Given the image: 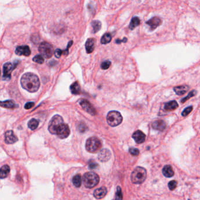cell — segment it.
I'll use <instances>...</instances> for the list:
<instances>
[{
  "label": "cell",
  "mask_w": 200,
  "mask_h": 200,
  "mask_svg": "<svg viewBox=\"0 0 200 200\" xmlns=\"http://www.w3.org/2000/svg\"><path fill=\"white\" fill-rule=\"evenodd\" d=\"M21 84L24 89L33 93L38 90L40 86V81L36 75L32 73H26L21 79Z\"/></svg>",
  "instance_id": "1"
},
{
  "label": "cell",
  "mask_w": 200,
  "mask_h": 200,
  "mask_svg": "<svg viewBox=\"0 0 200 200\" xmlns=\"http://www.w3.org/2000/svg\"><path fill=\"white\" fill-rule=\"evenodd\" d=\"M99 176L94 172L86 173L83 177V181L86 188L92 189L97 186L99 182Z\"/></svg>",
  "instance_id": "2"
},
{
  "label": "cell",
  "mask_w": 200,
  "mask_h": 200,
  "mask_svg": "<svg viewBox=\"0 0 200 200\" xmlns=\"http://www.w3.org/2000/svg\"><path fill=\"white\" fill-rule=\"evenodd\" d=\"M147 177V172L145 169L141 167L136 168L131 174V180L134 184L143 183Z\"/></svg>",
  "instance_id": "3"
},
{
  "label": "cell",
  "mask_w": 200,
  "mask_h": 200,
  "mask_svg": "<svg viewBox=\"0 0 200 200\" xmlns=\"http://www.w3.org/2000/svg\"><path fill=\"white\" fill-rule=\"evenodd\" d=\"M123 120V117L121 114L115 110L110 111L107 115V122L109 126L115 127L119 125Z\"/></svg>",
  "instance_id": "4"
},
{
  "label": "cell",
  "mask_w": 200,
  "mask_h": 200,
  "mask_svg": "<svg viewBox=\"0 0 200 200\" xmlns=\"http://www.w3.org/2000/svg\"><path fill=\"white\" fill-rule=\"evenodd\" d=\"M86 149L90 153H96L101 147V142L96 137L89 138L86 142Z\"/></svg>",
  "instance_id": "5"
},
{
  "label": "cell",
  "mask_w": 200,
  "mask_h": 200,
  "mask_svg": "<svg viewBox=\"0 0 200 200\" xmlns=\"http://www.w3.org/2000/svg\"><path fill=\"white\" fill-rule=\"evenodd\" d=\"M39 51L45 58H51L54 54L52 46L46 42H42L39 46Z\"/></svg>",
  "instance_id": "6"
},
{
  "label": "cell",
  "mask_w": 200,
  "mask_h": 200,
  "mask_svg": "<svg viewBox=\"0 0 200 200\" xmlns=\"http://www.w3.org/2000/svg\"><path fill=\"white\" fill-rule=\"evenodd\" d=\"M62 123H64V121L62 117L61 116L59 115L54 116L49 123L48 130L49 132L53 134H56L58 127Z\"/></svg>",
  "instance_id": "7"
},
{
  "label": "cell",
  "mask_w": 200,
  "mask_h": 200,
  "mask_svg": "<svg viewBox=\"0 0 200 200\" xmlns=\"http://www.w3.org/2000/svg\"><path fill=\"white\" fill-rule=\"evenodd\" d=\"M56 134L60 139L67 138L70 134V129L68 124L64 123H61L57 128Z\"/></svg>",
  "instance_id": "8"
},
{
  "label": "cell",
  "mask_w": 200,
  "mask_h": 200,
  "mask_svg": "<svg viewBox=\"0 0 200 200\" xmlns=\"http://www.w3.org/2000/svg\"><path fill=\"white\" fill-rule=\"evenodd\" d=\"M80 104L82 106V109L88 112L89 114L92 116H95L96 114V111L93 105L88 101L86 99H82L80 100Z\"/></svg>",
  "instance_id": "9"
},
{
  "label": "cell",
  "mask_w": 200,
  "mask_h": 200,
  "mask_svg": "<svg viewBox=\"0 0 200 200\" xmlns=\"http://www.w3.org/2000/svg\"><path fill=\"white\" fill-rule=\"evenodd\" d=\"M15 66L10 62H7L3 66V78L4 79H9L11 78V72Z\"/></svg>",
  "instance_id": "10"
},
{
  "label": "cell",
  "mask_w": 200,
  "mask_h": 200,
  "mask_svg": "<svg viewBox=\"0 0 200 200\" xmlns=\"http://www.w3.org/2000/svg\"><path fill=\"white\" fill-rule=\"evenodd\" d=\"M18 140L16 136L14 133L13 131L8 130L5 133V142L6 144H14Z\"/></svg>",
  "instance_id": "11"
},
{
  "label": "cell",
  "mask_w": 200,
  "mask_h": 200,
  "mask_svg": "<svg viewBox=\"0 0 200 200\" xmlns=\"http://www.w3.org/2000/svg\"><path fill=\"white\" fill-rule=\"evenodd\" d=\"M17 55H24L25 56H29L31 55V50L28 46L24 45L18 46L15 51Z\"/></svg>",
  "instance_id": "12"
},
{
  "label": "cell",
  "mask_w": 200,
  "mask_h": 200,
  "mask_svg": "<svg viewBox=\"0 0 200 200\" xmlns=\"http://www.w3.org/2000/svg\"><path fill=\"white\" fill-rule=\"evenodd\" d=\"M161 22H162L161 19L159 17L155 16V17L151 18L150 20L147 21L146 22V24L148 25L150 27V29H151L152 30H154L156 28H157L159 26H160Z\"/></svg>",
  "instance_id": "13"
},
{
  "label": "cell",
  "mask_w": 200,
  "mask_h": 200,
  "mask_svg": "<svg viewBox=\"0 0 200 200\" xmlns=\"http://www.w3.org/2000/svg\"><path fill=\"white\" fill-rule=\"evenodd\" d=\"M132 137L137 143L141 144L145 141L146 135L141 131L137 130L133 134Z\"/></svg>",
  "instance_id": "14"
},
{
  "label": "cell",
  "mask_w": 200,
  "mask_h": 200,
  "mask_svg": "<svg viewBox=\"0 0 200 200\" xmlns=\"http://www.w3.org/2000/svg\"><path fill=\"white\" fill-rule=\"evenodd\" d=\"M110 157L111 153L108 149H106L101 150L98 154V159L102 162L107 161L110 159Z\"/></svg>",
  "instance_id": "15"
},
{
  "label": "cell",
  "mask_w": 200,
  "mask_h": 200,
  "mask_svg": "<svg viewBox=\"0 0 200 200\" xmlns=\"http://www.w3.org/2000/svg\"><path fill=\"white\" fill-rule=\"evenodd\" d=\"M96 40L94 38H89L88 39L85 44L86 51L88 54H91L95 49V47Z\"/></svg>",
  "instance_id": "16"
},
{
  "label": "cell",
  "mask_w": 200,
  "mask_h": 200,
  "mask_svg": "<svg viewBox=\"0 0 200 200\" xmlns=\"http://www.w3.org/2000/svg\"><path fill=\"white\" fill-rule=\"evenodd\" d=\"M152 127L153 129L156 130L163 131L166 127V123L163 120H158L154 121L152 123Z\"/></svg>",
  "instance_id": "17"
},
{
  "label": "cell",
  "mask_w": 200,
  "mask_h": 200,
  "mask_svg": "<svg viewBox=\"0 0 200 200\" xmlns=\"http://www.w3.org/2000/svg\"><path fill=\"white\" fill-rule=\"evenodd\" d=\"M106 193H107V190L106 187H100L96 189L94 191V196L96 199H101L106 196Z\"/></svg>",
  "instance_id": "18"
},
{
  "label": "cell",
  "mask_w": 200,
  "mask_h": 200,
  "mask_svg": "<svg viewBox=\"0 0 200 200\" xmlns=\"http://www.w3.org/2000/svg\"><path fill=\"white\" fill-rule=\"evenodd\" d=\"M162 172H163V175L165 177H168V178H170V177H173L174 174V171L172 169V167L170 165L165 166L162 170Z\"/></svg>",
  "instance_id": "19"
},
{
  "label": "cell",
  "mask_w": 200,
  "mask_h": 200,
  "mask_svg": "<svg viewBox=\"0 0 200 200\" xmlns=\"http://www.w3.org/2000/svg\"><path fill=\"white\" fill-rule=\"evenodd\" d=\"M0 106L6 109H13L16 107V104L12 100L0 101Z\"/></svg>",
  "instance_id": "20"
},
{
  "label": "cell",
  "mask_w": 200,
  "mask_h": 200,
  "mask_svg": "<svg viewBox=\"0 0 200 200\" xmlns=\"http://www.w3.org/2000/svg\"><path fill=\"white\" fill-rule=\"evenodd\" d=\"M189 89V87L187 85H183L180 86H177L174 88V91L176 94L178 95H183L186 94Z\"/></svg>",
  "instance_id": "21"
},
{
  "label": "cell",
  "mask_w": 200,
  "mask_h": 200,
  "mask_svg": "<svg viewBox=\"0 0 200 200\" xmlns=\"http://www.w3.org/2000/svg\"><path fill=\"white\" fill-rule=\"evenodd\" d=\"M178 106H179L178 103L175 100H173L165 104L164 109L167 111H172L176 110L178 107Z\"/></svg>",
  "instance_id": "22"
},
{
  "label": "cell",
  "mask_w": 200,
  "mask_h": 200,
  "mask_svg": "<svg viewBox=\"0 0 200 200\" xmlns=\"http://www.w3.org/2000/svg\"><path fill=\"white\" fill-rule=\"evenodd\" d=\"M10 171L9 167L8 165H4L0 169V179H3L7 177Z\"/></svg>",
  "instance_id": "23"
},
{
  "label": "cell",
  "mask_w": 200,
  "mask_h": 200,
  "mask_svg": "<svg viewBox=\"0 0 200 200\" xmlns=\"http://www.w3.org/2000/svg\"><path fill=\"white\" fill-rule=\"evenodd\" d=\"M71 91L74 95H78L81 92V86L78 82L72 84L70 87Z\"/></svg>",
  "instance_id": "24"
},
{
  "label": "cell",
  "mask_w": 200,
  "mask_h": 200,
  "mask_svg": "<svg viewBox=\"0 0 200 200\" xmlns=\"http://www.w3.org/2000/svg\"><path fill=\"white\" fill-rule=\"evenodd\" d=\"M140 24V19L137 17V16H135V17H133L130 22V25H129V29H131V30H133L136 27L138 26Z\"/></svg>",
  "instance_id": "25"
},
{
  "label": "cell",
  "mask_w": 200,
  "mask_h": 200,
  "mask_svg": "<svg viewBox=\"0 0 200 200\" xmlns=\"http://www.w3.org/2000/svg\"><path fill=\"white\" fill-rule=\"evenodd\" d=\"M72 183L76 187H80L82 185V177L80 174L75 176L72 179Z\"/></svg>",
  "instance_id": "26"
},
{
  "label": "cell",
  "mask_w": 200,
  "mask_h": 200,
  "mask_svg": "<svg viewBox=\"0 0 200 200\" xmlns=\"http://www.w3.org/2000/svg\"><path fill=\"white\" fill-rule=\"evenodd\" d=\"M91 25L93 28L92 32L94 34H95V33L98 32L100 30V28H101V24L99 21L95 20V21H93L91 22Z\"/></svg>",
  "instance_id": "27"
},
{
  "label": "cell",
  "mask_w": 200,
  "mask_h": 200,
  "mask_svg": "<svg viewBox=\"0 0 200 200\" xmlns=\"http://www.w3.org/2000/svg\"><path fill=\"white\" fill-rule=\"evenodd\" d=\"M111 40V35L110 33L104 34L101 38L100 42L102 44H106L109 43Z\"/></svg>",
  "instance_id": "28"
},
{
  "label": "cell",
  "mask_w": 200,
  "mask_h": 200,
  "mask_svg": "<svg viewBox=\"0 0 200 200\" xmlns=\"http://www.w3.org/2000/svg\"><path fill=\"white\" fill-rule=\"evenodd\" d=\"M38 124L39 121L35 119H32L31 120H29V121L28 123V127L32 130H35L38 127Z\"/></svg>",
  "instance_id": "29"
},
{
  "label": "cell",
  "mask_w": 200,
  "mask_h": 200,
  "mask_svg": "<svg viewBox=\"0 0 200 200\" xmlns=\"http://www.w3.org/2000/svg\"><path fill=\"white\" fill-rule=\"evenodd\" d=\"M32 60H33L34 62H35L37 64H42L44 62V56L41 55H37L35 56L34 57V58L32 59Z\"/></svg>",
  "instance_id": "30"
},
{
  "label": "cell",
  "mask_w": 200,
  "mask_h": 200,
  "mask_svg": "<svg viewBox=\"0 0 200 200\" xmlns=\"http://www.w3.org/2000/svg\"><path fill=\"white\" fill-rule=\"evenodd\" d=\"M111 65V62L110 61H106L101 63V68L103 70H106L109 68V67Z\"/></svg>",
  "instance_id": "31"
},
{
  "label": "cell",
  "mask_w": 200,
  "mask_h": 200,
  "mask_svg": "<svg viewBox=\"0 0 200 200\" xmlns=\"http://www.w3.org/2000/svg\"><path fill=\"white\" fill-rule=\"evenodd\" d=\"M196 92H196V91H192L191 92L189 93V94L187 95V97H186V98H184V99H183L182 100H181V103H184V102L186 101L187 100H189L190 98H192L193 96H195V95H196Z\"/></svg>",
  "instance_id": "32"
},
{
  "label": "cell",
  "mask_w": 200,
  "mask_h": 200,
  "mask_svg": "<svg viewBox=\"0 0 200 200\" xmlns=\"http://www.w3.org/2000/svg\"><path fill=\"white\" fill-rule=\"evenodd\" d=\"M123 199L121 190L120 187H117V191L116 193V199L117 200H121Z\"/></svg>",
  "instance_id": "33"
},
{
  "label": "cell",
  "mask_w": 200,
  "mask_h": 200,
  "mask_svg": "<svg viewBox=\"0 0 200 200\" xmlns=\"http://www.w3.org/2000/svg\"><path fill=\"white\" fill-rule=\"evenodd\" d=\"M193 106H189V107H187V108H186L184 110H183V111L182 112V116H187L188 114H189L191 112V111L193 110Z\"/></svg>",
  "instance_id": "34"
},
{
  "label": "cell",
  "mask_w": 200,
  "mask_h": 200,
  "mask_svg": "<svg viewBox=\"0 0 200 200\" xmlns=\"http://www.w3.org/2000/svg\"><path fill=\"white\" fill-rule=\"evenodd\" d=\"M130 153L133 156H137L139 154V150L137 149L131 147L129 149Z\"/></svg>",
  "instance_id": "35"
},
{
  "label": "cell",
  "mask_w": 200,
  "mask_h": 200,
  "mask_svg": "<svg viewBox=\"0 0 200 200\" xmlns=\"http://www.w3.org/2000/svg\"><path fill=\"white\" fill-rule=\"evenodd\" d=\"M177 185V182L175 180H172L169 183V187L170 190H174Z\"/></svg>",
  "instance_id": "36"
},
{
  "label": "cell",
  "mask_w": 200,
  "mask_h": 200,
  "mask_svg": "<svg viewBox=\"0 0 200 200\" xmlns=\"http://www.w3.org/2000/svg\"><path fill=\"white\" fill-rule=\"evenodd\" d=\"M62 54V51L61 50V49H56L55 51V52H54V55H55V57H56V58H59L61 57Z\"/></svg>",
  "instance_id": "37"
},
{
  "label": "cell",
  "mask_w": 200,
  "mask_h": 200,
  "mask_svg": "<svg viewBox=\"0 0 200 200\" xmlns=\"http://www.w3.org/2000/svg\"><path fill=\"white\" fill-rule=\"evenodd\" d=\"M34 103L32 102V101H30V102H28L25 104V109H29L31 108H32L34 106Z\"/></svg>",
  "instance_id": "38"
},
{
  "label": "cell",
  "mask_w": 200,
  "mask_h": 200,
  "mask_svg": "<svg viewBox=\"0 0 200 200\" xmlns=\"http://www.w3.org/2000/svg\"><path fill=\"white\" fill-rule=\"evenodd\" d=\"M98 166V165L96 164L95 163H91V164H89V168L91 169H95L97 168Z\"/></svg>",
  "instance_id": "39"
},
{
  "label": "cell",
  "mask_w": 200,
  "mask_h": 200,
  "mask_svg": "<svg viewBox=\"0 0 200 200\" xmlns=\"http://www.w3.org/2000/svg\"><path fill=\"white\" fill-rule=\"evenodd\" d=\"M127 41V38H123V40H120V39H117L116 41V44H120V42H126Z\"/></svg>",
  "instance_id": "40"
},
{
  "label": "cell",
  "mask_w": 200,
  "mask_h": 200,
  "mask_svg": "<svg viewBox=\"0 0 200 200\" xmlns=\"http://www.w3.org/2000/svg\"><path fill=\"white\" fill-rule=\"evenodd\" d=\"M0 75H1V71H0Z\"/></svg>",
  "instance_id": "41"
}]
</instances>
